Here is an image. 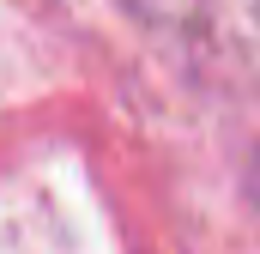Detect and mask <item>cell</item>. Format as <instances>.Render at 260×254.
<instances>
[{
  "instance_id": "cell-1",
  "label": "cell",
  "mask_w": 260,
  "mask_h": 254,
  "mask_svg": "<svg viewBox=\"0 0 260 254\" xmlns=\"http://www.w3.org/2000/svg\"><path fill=\"white\" fill-rule=\"evenodd\" d=\"M133 12H145V18H164V24H188L206 0H127Z\"/></svg>"
}]
</instances>
